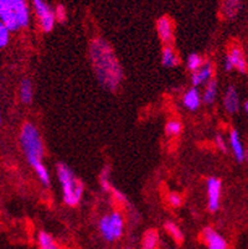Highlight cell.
Segmentation results:
<instances>
[{
    "instance_id": "obj_1",
    "label": "cell",
    "mask_w": 248,
    "mask_h": 249,
    "mask_svg": "<svg viewBox=\"0 0 248 249\" xmlns=\"http://www.w3.org/2000/svg\"><path fill=\"white\" fill-rule=\"evenodd\" d=\"M88 58L99 85L109 92H117L124 72L111 44L102 37L93 38L88 46Z\"/></svg>"
},
{
    "instance_id": "obj_2",
    "label": "cell",
    "mask_w": 248,
    "mask_h": 249,
    "mask_svg": "<svg viewBox=\"0 0 248 249\" xmlns=\"http://www.w3.org/2000/svg\"><path fill=\"white\" fill-rule=\"evenodd\" d=\"M0 21L10 31L29 26L30 8L26 0H0Z\"/></svg>"
},
{
    "instance_id": "obj_3",
    "label": "cell",
    "mask_w": 248,
    "mask_h": 249,
    "mask_svg": "<svg viewBox=\"0 0 248 249\" xmlns=\"http://www.w3.org/2000/svg\"><path fill=\"white\" fill-rule=\"evenodd\" d=\"M20 144L27 162L34 170L42 165L45 148L38 129L33 123H25L20 132Z\"/></svg>"
},
{
    "instance_id": "obj_4",
    "label": "cell",
    "mask_w": 248,
    "mask_h": 249,
    "mask_svg": "<svg viewBox=\"0 0 248 249\" xmlns=\"http://www.w3.org/2000/svg\"><path fill=\"white\" fill-rule=\"evenodd\" d=\"M56 174H57V180L60 182L65 205L70 206V207L78 206L82 200V196H83V192H85L83 182L77 178L71 167L63 162L57 164Z\"/></svg>"
},
{
    "instance_id": "obj_5",
    "label": "cell",
    "mask_w": 248,
    "mask_h": 249,
    "mask_svg": "<svg viewBox=\"0 0 248 249\" xmlns=\"http://www.w3.org/2000/svg\"><path fill=\"white\" fill-rule=\"evenodd\" d=\"M102 237L108 242L118 241L124 232V217L119 211L104 214L98 223Z\"/></svg>"
},
{
    "instance_id": "obj_6",
    "label": "cell",
    "mask_w": 248,
    "mask_h": 249,
    "mask_svg": "<svg viewBox=\"0 0 248 249\" xmlns=\"http://www.w3.org/2000/svg\"><path fill=\"white\" fill-rule=\"evenodd\" d=\"M31 3H33V8L36 15H38L41 30L44 33H51L56 24L55 10H52L51 6L45 0H31Z\"/></svg>"
},
{
    "instance_id": "obj_7",
    "label": "cell",
    "mask_w": 248,
    "mask_h": 249,
    "mask_svg": "<svg viewBox=\"0 0 248 249\" xmlns=\"http://www.w3.org/2000/svg\"><path fill=\"white\" fill-rule=\"evenodd\" d=\"M224 67L227 72L236 70L240 73H246L248 71V63L245 52L238 45H233L227 52L224 61Z\"/></svg>"
},
{
    "instance_id": "obj_8",
    "label": "cell",
    "mask_w": 248,
    "mask_h": 249,
    "mask_svg": "<svg viewBox=\"0 0 248 249\" xmlns=\"http://www.w3.org/2000/svg\"><path fill=\"white\" fill-rule=\"evenodd\" d=\"M206 194H208V208L210 212H216L221 205L222 182L217 178H210L206 181Z\"/></svg>"
},
{
    "instance_id": "obj_9",
    "label": "cell",
    "mask_w": 248,
    "mask_h": 249,
    "mask_svg": "<svg viewBox=\"0 0 248 249\" xmlns=\"http://www.w3.org/2000/svg\"><path fill=\"white\" fill-rule=\"evenodd\" d=\"M156 33L164 45H172L174 41V22L170 18L163 17L156 21Z\"/></svg>"
},
{
    "instance_id": "obj_10",
    "label": "cell",
    "mask_w": 248,
    "mask_h": 249,
    "mask_svg": "<svg viewBox=\"0 0 248 249\" xmlns=\"http://www.w3.org/2000/svg\"><path fill=\"white\" fill-rule=\"evenodd\" d=\"M202 239L208 246V249H229L226 239L211 227L202 230Z\"/></svg>"
},
{
    "instance_id": "obj_11",
    "label": "cell",
    "mask_w": 248,
    "mask_h": 249,
    "mask_svg": "<svg viewBox=\"0 0 248 249\" xmlns=\"http://www.w3.org/2000/svg\"><path fill=\"white\" fill-rule=\"evenodd\" d=\"M241 99L236 86L229 85L225 90L224 96V108L229 114H235L240 110Z\"/></svg>"
},
{
    "instance_id": "obj_12",
    "label": "cell",
    "mask_w": 248,
    "mask_h": 249,
    "mask_svg": "<svg viewBox=\"0 0 248 249\" xmlns=\"http://www.w3.org/2000/svg\"><path fill=\"white\" fill-rule=\"evenodd\" d=\"M213 78V65L210 61H205V63L197 71L191 73V85L194 87H200L206 85L209 81Z\"/></svg>"
},
{
    "instance_id": "obj_13",
    "label": "cell",
    "mask_w": 248,
    "mask_h": 249,
    "mask_svg": "<svg viewBox=\"0 0 248 249\" xmlns=\"http://www.w3.org/2000/svg\"><path fill=\"white\" fill-rule=\"evenodd\" d=\"M229 145L231 148L232 154L235 156V159L238 162H243L245 160H247L248 154L246 153L245 148H243L242 140H241L240 133H238L237 129H231L229 130Z\"/></svg>"
},
{
    "instance_id": "obj_14",
    "label": "cell",
    "mask_w": 248,
    "mask_h": 249,
    "mask_svg": "<svg viewBox=\"0 0 248 249\" xmlns=\"http://www.w3.org/2000/svg\"><path fill=\"white\" fill-rule=\"evenodd\" d=\"M202 103V93L199 90V87L189 88L183 94V106L190 112H195L200 108Z\"/></svg>"
},
{
    "instance_id": "obj_15",
    "label": "cell",
    "mask_w": 248,
    "mask_h": 249,
    "mask_svg": "<svg viewBox=\"0 0 248 249\" xmlns=\"http://www.w3.org/2000/svg\"><path fill=\"white\" fill-rule=\"evenodd\" d=\"M161 63L167 69H174L180 65V58L172 45H164L161 51Z\"/></svg>"
},
{
    "instance_id": "obj_16",
    "label": "cell",
    "mask_w": 248,
    "mask_h": 249,
    "mask_svg": "<svg viewBox=\"0 0 248 249\" xmlns=\"http://www.w3.org/2000/svg\"><path fill=\"white\" fill-rule=\"evenodd\" d=\"M241 8L240 0H221V14L225 19H235Z\"/></svg>"
},
{
    "instance_id": "obj_17",
    "label": "cell",
    "mask_w": 248,
    "mask_h": 249,
    "mask_svg": "<svg viewBox=\"0 0 248 249\" xmlns=\"http://www.w3.org/2000/svg\"><path fill=\"white\" fill-rule=\"evenodd\" d=\"M218 94V82L217 80L212 78L211 81H209L206 85H205V89L202 92V102L208 106L215 103L216 98H217Z\"/></svg>"
},
{
    "instance_id": "obj_18",
    "label": "cell",
    "mask_w": 248,
    "mask_h": 249,
    "mask_svg": "<svg viewBox=\"0 0 248 249\" xmlns=\"http://www.w3.org/2000/svg\"><path fill=\"white\" fill-rule=\"evenodd\" d=\"M34 98V88L30 80H24L20 86V99L22 103L30 104Z\"/></svg>"
},
{
    "instance_id": "obj_19",
    "label": "cell",
    "mask_w": 248,
    "mask_h": 249,
    "mask_svg": "<svg viewBox=\"0 0 248 249\" xmlns=\"http://www.w3.org/2000/svg\"><path fill=\"white\" fill-rule=\"evenodd\" d=\"M159 242V234L155 230H149L143 237V249H155Z\"/></svg>"
},
{
    "instance_id": "obj_20",
    "label": "cell",
    "mask_w": 248,
    "mask_h": 249,
    "mask_svg": "<svg viewBox=\"0 0 248 249\" xmlns=\"http://www.w3.org/2000/svg\"><path fill=\"white\" fill-rule=\"evenodd\" d=\"M204 63V58H202L199 53H196V52H192V53H190V55L188 56V58H186V69L192 73V72L197 71Z\"/></svg>"
},
{
    "instance_id": "obj_21",
    "label": "cell",
    "mask_w": 248,
    "mask_h": 249,
    "mask_svg": "<svg viewBox=\"0 0 248 249\" xmlns=\"http://www.w3.org/2000/svg\"><path fill=\"white\" fill-rule=\"evenodd\" d=\"M38 249H58V246L51 235L46 232L38 233Z\"/></svg>"
},
{
    "instance_id": "obj_22",
    "label": "cell",
    "mask_w": 248,
    "mask_h": 249,
    "mask_svg": "<svg viewBox=\"0 0 248 249\" xmlns=\"http://www.w3.org/2000/svg\"><path fill=\"white\" fill-rule=\"evenodd\" d=\"M183 132V124H181L180 121H177V119H172V121L168 122L165 124V134L168 137H179Z\"/></svg>"
},
{
    "instance_id": "obj_23",
    "label": "cell",
    "mask_w": 248,
    "mask_h": 249,
    "mask_svg": "<svg viewBox=\"0 0 248 249\" xmlns=\"http://www.w3.org/2000/svg\"><path fill=\"white\" fill-rule=\"evenodd\" d=\"M164 228H165V231H167V232L172 235V239H174L175 242H177V243H181V242L184 241L183 232H181L180 228L177 227L175 223H172V222H167V223L164 225Z\"/></svg>"
},
{
    "instance_id": "obj_24",
    "label": "cell",
    "mask_w": 248,
    "mask_h": 249,
    "mask_svg": "<svg viewBox=\"0 0 248 249\" xmlns=\"http://www.w3.org/2000/svg\"><path fill=\"white\" fill-rule=\"evenodd\" d=\"M10 33L8 26L5 24L0 21V49L8 46L9 41H10Z\"/></svg>"
},
{
    "instance_id": "obj_25",
    "label": "cell",
    "mask_w": 248,
    "mask_h": 249,
    "mask_svg": "<svg viewBox=\"0 0 248 249\" xmlns=\"http://www.w3.org/2000/svg\"><path fill=\"white\" fill-rule=\"evenodd\" d=\"M55 15H56V21L61 22V24H63V22L66 21V19H67V10H66V8L62 4L56 6Z\"/></svg>"
},
{
    "instance_id": "obj_26",
    "label": "cell",
    "mask_w": 248,
    "mask_h": 249,
    "mask_svg": "<svg viewBox=\"0 0 248 249\" xmlns=\"http://www.w3.org/2000/svg\"><path fill=\"white\" fill-rule=\"evenodd\" d=\"M215 144L216 146H217L218 150H221L222 153H227V150H229V144L226 142V139H225V137L222 134H217L215 137Z\"/></svg>"
},
{
    "instance_id": "obj_27",
    "label": "cell",
    "mask_w": 248,
    "mask_h": 249,
    "mask_svg": "<svg viewBox=\"0 0 248 249\" xmlns=\"http://www.w3.org/2000/svg\"><path fill=\"white\" fill-rule=\"evenodd\" d=\"M168 201L172 207H180L181 203H183V197L177 192H172L168 197Z\"/></svg>"
},
{
    "instance_id": "obj_28",
    "label": "cell",
    "mask_w": 248,
    "mask_h": 249,
    "mask_svg": "<svg viewBox=\"0 0 248 249\" xmlns=\"http://www.w3.org/2000/svg\"><path fill=\"white\" fill-rule=\"evenodd\" d=\"M243 109H245L246 114H247V117H248V101H246L245 104H243Z\"/></svg>"
},
{
    "instance_id": "obj_29",
    "label": "cell",
    "mask_w": 248,
    "mask_h": 249,
    "mask_svg": "<svg viewBox=\"0 0 248 249\" xmlns=\"http://www.w3.org/2000/svg\"><path fill=\"white\" fill-rule=\"evenodd\" d=\"M122 249H133V248H129V247H128V248H122Z\"/></svg>"
},
{
    "instance_id": "obj_30",
    "label": "cell",
    "mask_w": 248,
    "mask_h": 249,
    "mask_svg": "<svg viewBox=\"0 0 248 249\" xmlns=\"http://www.w3.org/2000/svg\"><path fill=\"white\" fill-rule=\"evenodd\" d=\"M0 123H1V115H0Z\"/></svg>"
}]
</instances>
